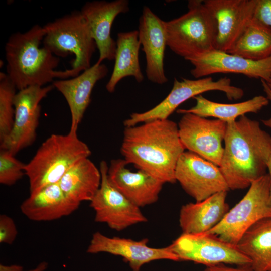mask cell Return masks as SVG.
<instances>
[{
    "instance_id": "obj_1",
    "label": "cell",
    "mask_w": 271,
    "mask_h": 271,
    "mask_svg": "<svg viewBox=\"0 0 271 271\" xmlns=\"http://www.w3.org/2000/svg\"><path fill=\"white\" fill-rule=\"evenodd\" d=\"M185 150L178 124L168 118L125 127L120 152L128 164L165 184L176 182V165Z\"/></svg>"
},
{
    "instance_id": "obj_2",
    "label": "cell",
    "mask_w": 271,
    "mask_h": 271,
    "mask_svg": "<svg viewBox=\"0 0 271 271\" xmlns=\"http://www.w3.org/2000/svg\"><path fill=\"white\" fill-rule=\"evenodd\" d=\"M219 166L229 189H243L265 175L271 155V136L258 121L244 115L227 123Z\"/></svg>"
},
{
    "instance_id": "obj_3",
    "label": "cell",
    "mask_w": 271,
    "mask_h": 271,
    "mask_svg": "<svg viewBox=\"0 0 271 271\" xmlns=\"http://www.w3.org/2000/svg\"><path fill=\"white\" fill-rule=\"evenodd\" d=\"M45 35L43 26L36 24L25 32L12 34L6 43V74L18 91L31 86H44L54 78L67 79L81 72L73 68L55 70L60 59L45 47H40Z\"/></svg>"
},
{
    "instance_id": "obj_4",
    "label": "cell",
    "mask_w": 271,
    "mask_h": 271,
    "mask_svg": "<svg viewBox=\"0 0 271 271\" xmlns=\"http://www.w3.org/2000/svg\"><path fill=\"white\" fill-rule=\"evenodd\" d=\"M90 155L88 146L78 138L76 131H70L65 135L52 134L25 165L30 195L58 183L72 166Z\"/></svg>"
},
{
    "instance_id": "obj_5",
    "label": "cell",
    "mask_w": 271,
    "mask_h": 271,
    "mask_svg": "<svg viewBox=\"0 0 271 271\" xmlns=\"http://www.w3.org/2000/svg\"><path fill=\"white\" fill-rule=\"evenodd\" d=\"M187 7V12L164 24L167 46L189 61L215 50L216 23L203 1H189Z\"/></svg>"
},
{
    "instance_id": "obj_6",
    "label": "cell",
    "mask_w": 271,
    "mask_h": 271,
    "mask_svg": "<svg viewBox=\"0 0 271 271\" xmlns=\"http://www.w3.org/2000/svg\"><path fill=\"white\" fill-rule=\"evenodd\" d=\"M43 27L45 35L43 46L58 57L75 55L71 68L81 72L91 66V59L97 46L80 11H73Z\"/></svg>"
},
{
    "instance_id": "obj_7",
    "label": "cell",
    "mask_w": 271,
    "mask_h": 271,
    "mask_svg": "<svg viewBox=\"0 0 271 271\" xmlns=\"http://www.w3.org/2000/svg\"><path fill=\"white\" fill-rule=\"evenodd\" d=\"M270 177L266 173L252 182L246 194L214 227L205 232L237 245L245 232L259 221L271 218Z\"/></svg>"
},
{
    "instance_id": "obj_8",
    "label": "cell",
    "mask_w": 271,
    "mask_h": 271,
    "mask_svg": "<svg viewBox=\"0 0 271 271\" xmlns=\"http://www.w3.org/2000/svg\"><path fill=\"white\" fill-rule=\"evenodd\" d=\"M219 91L224 92L230 100H236L244 95L243 90L231 85L227 77L214 81L211 76L194 80L182 78L181 81L174 78L172 89L167 96L153 108L142 113H133L124 121L125 127L156 120L168 119L182 103L202 93Z\"/></svg>"
},
{
    "instance_id": "obj_9",
    "label": "cell",
    "mask_w": 271,
    "mask_h": 271,
    "mask_svg": "<svg viewBox=\"0 0 271 271\" xmlns=\"http://www.w3.org/2000/svg\"><path fill=\"white\" fill-rule=\"evenodd\" d=\"M179 261H191L207 266L220 264L250 266V260L234 245L207 233H182L168 246Z\"/></svg>"
},
{
    "instance_id": "obj_10",
    "label": "cell",
    "mask_w": 271,
    "mask_h": 271,
    "mask_svg": "<svg viewBox=\"0 0 271 271\" xmlns=\"http://www.w3.org/2000/svg\"><path fill=\"white\" fill-rule=\"evenodd\" d=\"M108 167L102 161L99 169L101 175L100 187L90 201L95 212V221L107 224L111 229L121 231L131 226L144 223L147 218L137 206L109 181Z\"/></svg>"
},
{
    "instance_id": "obj_11",
    "label": "cell",
    "mask_w": 271,
    "mask_h": 271,
    "mask_svg": "<svg viewBox=\"0 0 271 271\" xmlns=\"http://www.w3.org/2000/svg\"><path fill=\"white\" fill-rule=\"evenodd\" d=\"M54 88L52 84L31 86L16 93L13 126L8 137L1 143V149L15 155L34 142L40 115V103Z\"/></svg>"
},
{
    "instance_id": "obj_12",
    "label": "cell",
    "mask_w": 271,
    "mask_h": 271,
    "mask_svg": "<svg viewBox=\"0 0 271 271\" xmlns=\"http://www.w3.org/2000/svg\"><path fill=\"white\" fill-rule=\"evenodd\" d=\"M178 124L179 135L185 149L219 167L222 158L227 122L197 115L183 114Z\"/></svg>"
},
{
    "instance_id": "obj_13",
    "label": "cell",
    "mask_w": 271,
    "mask_h": 271,
    "mask_svg": "<svg viewBox=\"0 0 271 271\" xmlns=\"http://www.w3.org/2000/svg\"><path fill=\"white\" fill-rule=\"evenodd\" d=\"M175 177L196 202L230 190L219 167L189 151H184L180 157Z\"/></svg>"
},
{
    "instance_id": "obj_14",
    "label": "cell",
    "mask_w": 271,
    "mask_h": 271,
    "mask_svg": "<svg viewBox=\"0 0 271 271\" xmlns=\"http://www.w3.org/2000/svg\"><path fill=\"white\" fill-rule=\"evenodd\" d=\"M149 240H135L118 237H110L95 232L87 248L88 253H107L120 256L128 262L132 271H140L142 266L151 261L166 259L178 261V256L169 246L154 248L148 245Z\"/></svg>"
},
{
    "instance_id": "obj_15",
    "label": "cell",
    "mask_w": 271,
    "mask_h": 271,
    "mask_svg": "<svg viewBox=\"0 0 271 271\" xmlns=\"http://www.w3.org/2000/svg\"><path fill=\"white\" fill-rule=\"evenodd\" d=\"M216 23L215 50L227 52L253 18L256 0H205Z\"/></svg>"
},
{
    "instance_id": "obj_16",
    "label": "cell",
    "mask_w": 271,
    "mask_h": 271,
    "mask_svg": "<svg viewBox=\"0 0 271 271\" xmlns=\"http://www.w3.org/2000/svg\"><path fill=\"white\" fill-rule=\"evenodd\" d=\"M189 61L193 66L190 73L196 79L217 73L242 74L264 81L271 78V55L253 60L214 50Z\"/></svg>"
},
{
    "instance_id": "obj_17",
    "label": "cell",
    "mask_w": 271,
    "mask_h": 271,
    "mask_svg": "<svg viewBox=\"0 0 271 271\" xmlns=\"http://www.w3.org/2000/svg\"><path fill=\"white\" fill-rule=\"evenodd\" d=\"M129 10L127 0L94 1L86 2L80 10L89 26L92 36L99 50L97 61L114 60L116 42L111 36L112 24L116 17Z\"/></svg>"
},
{
    "instance_id": "obj_18",
    "label": "cell",
    "mask_w": 271,
    "mask_h": 271,
    "mask_svg": "<svg viewBox=\"0 0 271 271\" xmlns=\"http://www.w3.org/2000/svg\"><path fill=\"white\" fill-rule=\"evenodd\" d=\"M139 37L146 60V74L149 80L158 84L168 81L164 59L167 46L164 21L148 6H144L139 19Z\"/></svg>"
},
{
    "instance_id": "obj_19",
    "label": "cell",
    "mask_w": 271,
    "mask_h": 271,
    "mask_svg": "<svg viewBox=\"0 0 271 271\" xmlns=\"http://www.w3.org/2000/svg\"><path fill=\"white\" fill-rule=\"evenodd\" d=\"M128 164L124 159L112 160L107 171L110 182L140 208L155 203L164 183L143 170H130Z\"/></svg>"
},
{
    "instance_id": "obj_20",
    "label": "cell",
    "mask_w": 271,
    "mask_h": 271,
    "mask_svg": "<svg viewBox=\"0 0 271 271\" xmlns=\"http://www.w3.org/2000/svg\"><path fill=\"white\" fill-rule=\"evenodd\" d=\"M108 73L104 64L96 62L78 75L70 79L55 80L52 85L64 96L69 106L71 124L70 131H76L89 106L96 83Z\"/></svg>"
},
{
    "instance_id": "obj_21",
    "label": "cell",
    "mask_w": 271,
    "mask_h": 271,
    "mask_svg": "<svg viewBox=\"0 0 271 271\" xmlns=\"http://www.w3.org/2000/svg\"><path fill=\"white\" fill-rule=\"evenodd\" d=\"M80 204L67 197L58 183L30 195L20 206L22 213L34 221H49L70 215Z\"/></svg>"
},
{
    "instance_id": "obj_22",
    "label": "cell",
    "mask_w": 271,
    "mask_h": 271,
    "mask_svg": "<svg viewBox=\"0 0 271 271\" xmlns=\"http://www.w3.org/2000/svg\"><path fill=\"white\" fill-rule=\"evenodd\" d=\"M227 193L222 191L203 201L183 205L179 219L183 233H205L216 226L229 210Z\"/></svg>"
},
{
    "instance_id": "obj_23",
    "label": "cell",
    "mask_w": 271,
    "mask_h": 271,
    "mask_svg": "<svg viewBox=\"0 0 271 271\" xmlns=\"http://www.w3.org/2000/svg\"><path fill=\"white\" fill-rule=\"evenodd\" d=\"M115 63L112 74L106 85L109 93L113 92L121 80L128 76L133 77L141 83L144 76L139 62L141 43L138 30L117 34Z\"/></svg>"
},
{
    "instance_id": "obj_24",
    "label": "cell",
    "mask_w": 271,
    "mask_h": 271,
    "mask_svg": "<svg viewBox=\"0 0 271 271\" xmlns=\"http://www.w3.org/2000/svg\"><path fill=\"white\" fill-rule=\"evenodd\" d=\"M100 169L88 159H83L72 166L58 184L65 195L74 202L91 201L100 187Z\"/></svg>"
},
{
    "instance_id": "obj_25",
    "label": "cell",
    "mask_w": 271,
    "mask_h": 271,
    "mask_svg": "<svg viewBox=\"0 0 271 271\" xmlns=\"http://www.w3.org/2000/svg\"><path fill=\"white\" fill-rule=\"evenodd\" d=\"M196 104L189 109H179L180 114L190 113L203 117H212L228 122L236 120L247 113H257L269 103V100L262 95H258L237 103L227 104L209 100L201 95L193 98Z\"/></svg>"
},
{
    "instance_id": "obj_26",
    "label": "cell",
    "mask_w": 271,
    "mask_h": 271,
    "mask_svg": "<svg viewBox=\"0 0 271 271\" xmlns=\"http://www.w3.org/2000/svg\"><path fill=\"white\" fill-rule=\"evenodd\" d=\"M254 271H271V218L251 226L237 244Z\"/></svg>"
},
{
    "instance_id": "obj_27",
    "label": "cell",
    "mask_w": 271,
    "mask_h": 271,
    "mask_svg": "<svg viewBox=\"0 0 271 271\" xmlns=\"http://www.w3.org/2000/svg\"><path fill=\"white\" fill-rule=\"evenodd\" d=\"M227 53L253 60L271 55V27L253 18Z\"/></svg>"
},
{
    "instance_id": "obj_28",
    "label": "cell",
    "mask_w": 271,
    "mask_h": 271,
    "mask_svg": "<svg viewBox=\"0 0 271 271\" xmlns=\"http://www.w3.org/2000/svg\"><path fill=\"white\" fill-rule=\"evenodd\" d=\"M17 89L6 73H0V143L10 133L14 122V98Z\"/></svg>"
},
{
    "instance_id": "obj_29",
    "label": "cell",
    "mask_w": 271,
    "mask_h": 271,
    "mask_svg": "<svg viewBox=\"0 0 271 271\" xmlns=\"http://www.w3.org/2000/svg\"><path fill=\"white\" fill-rule=\"evenodd\" d=\"M25 165L10 151L1 149L0 183L7 186L15 184L25 175Z\"/></svg>"
},
{
    "instance_id": "obj_30",
    "label": "cell",
    "mask_w": 271,
    "mask_h": 271,
    "mask_svg": "<svg viewBox=\"0 0 271 271\" xmlns=\"http://www.w3.org/2000/svg\"><path fill=\"white\" fill-rule=\"evenodd\" d=\"M18 233L14 220L7 215H1L0 243L12 244L15 241Z\"/></svg>"
},
{
    "instance_id": "obj_31",
    "label": "cell",
    "mask_w": 271,
    "mask_h": 271,
    "mask_svg": "<svg viewBox=\"0 0 271 271\" xmlns=\"http://www.w3.org/2000/svg\"><path fill=\"white\" fill-rule=\"evenodd\" d=\"M253 18L271 27V0H256Z\"/></svg>"
},
{
    "instance_id": "obj_32",
    "label": "cell",
    "mask_w": 271,
    "mask_h": 271,
    "mask_svg": "<svg viewBox=\"0 0 271 271\" xmlns=\"http://www.w3.org/2000/svg\"><path fill=\"white\" fill-rule=\"evenodd\" d=\"M203 271H254L250 266L230 267L225 264L207 266Z\"/></svg>"
},
{
    "instance_id": "obj_33",
    "label": "cell",
    "mask_w": 271,
    "mask_h": 271,
    "mask_svg": "<svg viewBox=\"0 0 271 271\" xmlns=\"http://www.w3.org/2000/svg\"><path fill=\"white\" fill-rule=\"evenodd\" d=\"M260 80L263 88V90L266 95V98L268 99L269 101L271 102V89L264 80ZM261 121L264 125L271 128V117L267 119H261Z\"/></svg>"
},
{
    "instance_id": "obj_34",
    "label": "cell",
    "mask_w": 271,
    "mask_h": 271,
    "mask_svg": "<svg viewBox=\"0 0 271 271\" xmlns=\"http://www.w3.org/2000/svg\"><path fill=\"white\" fill-rule=\"evenodd\" d=\"M0 271H23V267L19 264H0Z\"/></svg>"
},
{
    "instance_id": "obj_35",
    "label": "cell",
    "mask_w": 271,
    "mask_h": 271,
    "mask_svg": "<svg viewBox=\"0 0 271 271\" xmlns=\"http://www.w3.org/2000/svg\"><path fill=\"white\" fill-rule=\"evenodd\" d=\"M48 266V263L45 261L39 263L35 268L27 271H45Z\"/></svg>"
},
{
    "instance_id": "obj_36",
    "label": "cell",
    "mask_w": 271,
    "mask_h": 271,
    "mask_svg": "<svg viewBox=\"0 0 271 271\" xmlns=\"http://www.w3.org/2000/svg\"><path fill=\"white\" fill-rule=\"evenodd\" d=\"M267 169L268 170V174L270 177V190H269V198L271 203V155L269 159V161L267 164Z\"/></svg>"
},
{
    "instance_id": "obj_37",
    "label": "cell",
    "mask_w": 271,
    "mask_h": 271,
    "mask_svg": "<svg viewBox=\"0 0 271 271\" xmlns=\"http://www.w3.org/2000/svg\"><path fill=\"white\" fill-rule=\"evenodd\" d=\"M265 81L266 82V84L271 89V78L269 79L268 80Z\"/></svg>"
}]
</instances>
